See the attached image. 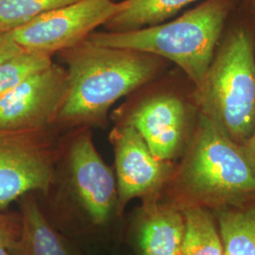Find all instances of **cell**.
Masks as SVG:
<instances>
[{
    "label": "cell",
    "instance_id": "7c38bea8",
    "mask_svg": "<svg viewBox=\"0 0 255 255\" xmlns=\"http://www.w3.org/2000/svg\"><path fill=\"white\" fill-rule=\"evenodd\" d=\"M21 233L12 255H72L32 193L19 199Z\"/></svg>",
    "mask_w": 255,
    "mask_h": 255
},
{
    "label": "cell",
    "instance_id": "9a60e30c",
    "mask_svg": "<svg viewBox=\"0 0 255 255\" xmlns=\"http://www.w3.org/2000/svg\"><path fill=\"white\" fill-rule=\"evenodd\" d=\"M219 226L224 255H255V205L223 212Z\"/></svg>",
    "mask_w": 255,
    "mask_h": 255
},
{
    "label": "cell",
    "instance_id": "e0dca14e",
    "mask_svg": "<svg viewBox=\"0 0 255 255\" xmlns=\"http://www.w3.org/2000/svg\"><path fill=\"white\" fill-rule=\"evenodd\" d=\"M52 64L50 55L23 50L0 64V99L27 77Z\"/></svg>",
    "mask_w": 255,
    "mask_h": 255
},
{
    "label": "cell",
    "instance_id": "7402d4cb",
    "mask_svg": "<svg viewBox=\"0 0 255 255\" xmlns=\"http://www.w3.org/2000/svg\"><path fill=\"white\" fill-rule=\"evenodd\" d=\"M254 43H255V42H254Z\"/></svg>",
    "mask_w": 255,
    "mask_h": 255
},
{
    "label": "cell",
    "instance_id": "30bf717a",
    "mask_svg": "<svg viewBox=\"0 0 255 255\" xmlns=\"http://www.w3.org/2000/svg\"><path fill=\"white\" fill-rule=\"evenodd\" d=\"M128 123L138 131L159 160L170 162L182 148L187 112L184 103L174 96H158L141 103Z\"/></svg>",
    "mask_w": 255,
    "mask_h": 255
},
{
    "label": "cell",
    "instance_id": "52a82bcc",
    "mask_svg": "<svg viewBox=\"0 0 255 255\" xmlns=\"http://www.w3.org/2000/svg\"><path fill=\"white\" fill-rule=\"evenodd\" d=\"M124 7V0H81L41 14L9 33L23 49L51 56L86 40Z\"/></svg>",
    "mask_w": 255,
    "mask_h": 255
},
{
    "label": "cell",
    "instance_id": "8992f818",
    "mask_svg": "<svg viewBox=\"0 0 255 255\" xmlns=\"http://www.w3.org/2000/svg\"><path fill=\"white\" fill-rule=\"evenodd\" d=\"M55 161L56 151L41 129L0 128V212L29 193H48Z\"/></svg>",
    "mask_w": 255,
    "mask_h": 255
},
{
    "label": "cell",
    "instance_id": "8fae6325",
    "mask_svg": "<svg viewBox=\"0 0 255 255\" xmlns=\"http://www.w3.org/2000/svg\"><path fill=\"white\" fill-rule=\"evenodd\" d=\"M182 210L173 204L147 202L137 231L142 255H181L184 237Z\"/></svg>",
    "mask_w": 255,
    "mask_h": 255
},
{
    "label": "cell",
    "instance_id": "ffe728a7",
    "mask_svg": "<svg viewBox=\"0 0 255 255\" xmlns=\"http://www.w3.org/2000/svg\"><path fill=\"white\" fill-rule=\"evenodd\" d=\"M242 146L255 167V128L252 135L248 138L246 142L243 143Z\"/></svg>",
    "mask_w": 255,
    "mask_h": 255
},
{
    "label": "cell",
    "instance_id": "7a4b0ae2",
    "mask_svg": "<svg viewBox=\"0 0 255 255\" xmlns=\"http://www.w3.org/2000/svg\"><path fill=\"white\" fill-rule=\"evenodd\" d=\"M238 0H205L178 18L124 32H92L99 46L136 50L179 65L198 86L207 72Z\"/></svg>",
    "mask_w": 255,
    "mask_h": 255
},
{
    "label": "cell",
    "instance_id": "ac0fdd59",
    "mask_svg": "<svg viewBox=\"0 0 255 255\" xmlns=\"http://www.w3.org/2000/svg\"><path fill=\"white\" fill-rule=\"evenodd\" d=\"M20 233V215L0 212V255H12Z\"/></svg>",
    "mask_w": 255,
    "mask_h": 255
},
{
    "label": "cell",
    "instance_id": "d6986e66",
    "mask_svg": "<svg viewBox=\"0 0 255 255\" xmlns=\"http://www.w3.org/2000/svg\"><path fill=\"white\" fill-rule=\"evenodd\" d=\"M23 49L13 40L9 31L0 30V64L9 60L11 57L19 54Z\"/></svg>",
    "mask_w": 255,
    "mask_h": 255
},
{
    "label": "cell",
    "instance_id": "44dd1931",
    "mask_svg": "<svg viewBox=\"0 0 255 255\" xmlns=\"http://www.w3.org/2000/svg\"><path fill=\"white\" fill-rule=\"evenodd\" d=\"M242 5L248 13L255 17V0H242Z\"/></svg>",
    "mask_w": 255,
    "mask_h": 255
},
{
    "label": "cell",
    "instance_id": "5b68a950",
    "mask_svg": "<svg viewBox=\"0 0 255 255\" xmlns=\"http://www.w3.org/2000/svg\"><path fill=\"white\" fill-rule=\"evenodd\" d=\"M65 209H69L82 228L99 230L118 216L117 180L101 158L90 132L74 139L67 153Z\"/></svg>",
    "mask_w": 255,
    "mask_h": 255
},
{
    "label": "cell",
    "instance_id": "ba28073f",
    "mask_svg": "<svg viewBox=\"0 0 255 255\" xmlns=\"http://www.w3.org/2000/svg\"><path fill=\"white\" fill-rule=\"evenodd\" d=\"M67 87V70L53 63L27 77L0 99V128L41 129L57 119Z\"/></svg>",
    "mask_w": 255,
    "mask_h": 255
},
{
    "label": "cell",
    "instance_id": "9c48e42d",
    "mask_svg": "<svg viewBox=\"0 0 255 255\" xmlns=\"http://www.w3.org/2000/svg\"><path fill=\"white\" fill-rule=\"evenodd\" d=\"M110 140L115 152L118 215L133 199L151 200L166 182L169 162L159 160L129 123L115 128Z\"/></svg>",
    "mask_w": 255,
    "mask_h": 255
},
{
    "label": "cell",
    "instance_id": "3957f363",
    "mask_svg": "<svg viewBox=\"0 0 255 255\" xmlns=\"http://www.w3.org/2000/svg\"><path fill=\"white\" fill-rule=\"evenodd\" d=\"M250 27H234L214 56L196 101L201 114L243 144L255 128V43Z\"/></svg>",
    "mask_w": 255,
    "mask_h": 255
},
{
    "label": "cell",
    "instance_id": "2e32d148",
    "mask_svg": "<svg viewBox=\"0 0 255 255\" xmlns=\"http://www.w3.org/2000/svg\"><path fill=\"white\" fill-rule=\"evenodd\" d=\"M81 0H0V30L9 31L48 11Z\"/></svg>",
    "mask_w": 255,
    "mask_h": 255
},
{
    "label": "cell",
    "instance_id": "4fadbf2b",
    "mask_svg": "<svg viewBox=\"0 0 255 255\" xmlns=\"http://www.w3.org/2000/svg\"><path fill=\"white\" fill-rule=\"evenodd\" d=\"M199 0H124L125 7L104 25L110 32H124L164 23Z\"/></svg>",
    "mask_w": 255,
    "mask_h": 255
},
{
    "label": "cell",
    "instance_id": "6da1fadb",
    "mask_svg": "<svg viewBox=\"0 0 255 255\" xmlns=\"http://www.w3.org/2000/svg\"><path fill=\"white\" fill-rule=\"evenodd\" d=\"M68 87L57 119L67 123L95 121L110 107L150 81L159 57L96 45L88 39L63 51Z\"/></svg>",
    "mask_w": 255,
    "mask_h": 255
},
{
    "label": "cell",
    "instance_id": "5bb4252c",
    "mask_svg": "<svg viewBox=\"0 0 255 255\" xmlns=\"http://www.w3.org/2000/svg\"><path fill=\"white\" fill-rule=\"evenodd\" d=\"M185 230L181 255H224V247L209 214L200 206L182 209Z\"/></svg>",
    "mask_w": 255,
    "mask_h": 255
},
{
    "label": "cell",
    "instance_id": "277c9868",
    "mask_svg": "<svg viewBox=\"0 0 255 255\" xmlns=\"http://www.w3.org/2000/svg\"><path fill=\"white\" fill-rule=\"evenodd\" d=\"M177 185L197 200L236 201L255 193V167L242 145L201 114Z\"/></svg>",
    "mask_w": 255,
    "mask_h": 255
}]
</instances>
